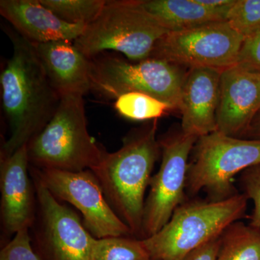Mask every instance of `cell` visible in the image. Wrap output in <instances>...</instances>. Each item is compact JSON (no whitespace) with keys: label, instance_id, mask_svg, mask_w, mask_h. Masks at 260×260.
I'll use <instances>...</instances> for the list:
<instances>
[{"label":"cell","instance_id":"cell-20","mask_svg":"<svg viewBox=\"0 0 260 260\" xmlns=\"http://www.w3.org/2000/svg\"><path fill=\"white\" fill-rule=\"evenodd\" d=\"M107 0H40L63 21L88 26L102 11Z\"/></svg>","mask_w":260,"mask_h":260},{"label":"cell","instance_id":"cell-7","mask_svg":"<svg viewBox=\"0 0 260 260\" xmlns=\"http://www.w3.org/2000/svg\"><path fill=\"white\" fill-rule=\"evenodd\" d=\"M189 162L186 189L191 194L205 191L212 200L234 196L237 174L260 164V140L241 139L215 131L200 137Z\"/></svg>","mask_w":260,"mask_h":260},{"label":"cell","instance_id":"cell-17","mask_svg":"<svg viewBox=\"0 0 260 260\" xmlns=\"http://www.w3.org/2000/svg\"><path fill=\"white\" fill-rule=\"evenodd\" d=\"M235 2L223 8H212L201 4L198 0H141L145 10L169 32L226 21L228 14Z\"/></svg>","mask_w":260,"mask_h":260},{"label":"cell","instance_id":"cell-12","mask_svg":"<svg viewBox=\"0 0 260 260\" xmlns=\"http://www.w3.org/2000/svg\"><path fill=\"white\" fill-rule=\"evenodd\" d=\"M29 167L26 145L9 156L1 157V220L5 234L9 237L30 229L35 221L37 195Z\"/></svg>","mask_w":260,"mask_h":260},{"label":"cell","instance_id":"cell-14","mask_svg":"<svg viewBox=\"0 0 260 260\" xmlns=\"http://www.w3.org/2000/svg\"><path fill=\"white\" fill-rule=\"evenodd\" d=\"M221 72L192 68L186 73L179 109L181 130L184 134L199 138L218 131L216 114Z\"/></svg>","mask_w":260,"mask_h":260},{"label":"cell","instance_id":"cell-25","mask_svg":"<svg viewBox=\"0 0 260 260\" xmlns=\"http://www.w3.org/2000/svg\"><path fill=\"white\" fill-rule=\"evenodd\" d=\"M242 182L248 199L252 200L254 208L251 217V227L260 231V164L244 171Z\"/></svg>","mask_w":260,"mask_h":260},{"label":"cell","instance_id":"cell-11","mask_svg":"<svg viewBox=\"0 0 260 260\" xmlns=\"http://www.w3.org/2000/svg\"><path fill=\"white\" fill-rule=\"evenodd\" d=\"M37 195L34 229L38 244L53 260H90L96 238L87 230L79 215L56 199L29 169Z\"/></svg>","mask_w":260,"mask_h":260},{"label":"cell","instance_id":"cell-15","mask_svg":"<svg viewBox=\"0 0 260 260\" xmlns=\"http://www.w3.org/2000/svg\"><path fill=\"white\" fill-rule=\"evenodd\" d=\"M0 14L20 37L34 44L56 41L74 42L86 28L63 21L40 0H1Z\"/></svg>","mask_w":260,"mask_h":260},{"label":"cell","instance_id":"cell-26","mask_svg":"<svg viewBox=\"0 0 260 260\" xmlns=\"http://www.w3.org/2000/svg\"><path fill=\"white\" fill-rule=\"evenodd\" d=\"M220 244L221 237L193 251L184 260H216Z\"/></svg>","mask_w":260,"mask_h":260},{"label":"cell","instance_id":"cell-6","mask_svg":"<svg viewBox=\"0 0 260 260\" xmlns=\"http://www.w3.org/2000/svg\"><path fill=\"white\" fill-rule=\"evenodd\" d=\"M90 90L106 99L138 92L158 99L172 110L180 109L186 73L182 67L149 58L133 62L111 53L90 58Z\"/></svg>","mask_w":260,"mask_h":260},{"label":"cell","instance_id":"cell-3","mask_svg":"<svg viewBox=\"0 0 260 260\" xmlns=\"http://www.w3.org/2000/svg\"><path fill=\"white\" fill-rule=\"evenodd\" d=\"M26 147L30 167L69 172L92 170L107 152L89 134L83 95L75 94L61 96L54 115Z\"/></svg>","mask_w":260,"mask_h":260},{"label":"cell","instance_id":"cell-22","mask_svg":"<svg viewBox=\"0 0 260 260\" xmlns=\"http://www.w3.org/2000/svg\"><path fill=\"white\" fill-rule=\"evenodd\" d=\"M226 21L243 37L260 29V0H236Z\"/></svg>","mask_w":260,"mask_h":260},{"label":"cell","instance_id":"cell-13","mask_svg":"<svg viewBox=\"0 0 260 260\" xmlns=\"http://www.w3.org/2000/svg\"><path fill=\"white\" fill-rule=\"evenodd\" d=\"M260 112V74L232 66L220 74L216 122L218 131L229 136L245 134Z\"/></svg>","mask_w":260,"mask_h":260},{"label":"cell","instance_id":"cell-27","mask_svg":"<svg viewBox=\"0 0 260 260\" xmlns=\"http://www.w3.org/2000/svg\"><path fill=\"white\" fill-rule=\"evenodd\" d=\"M244 135H246L249 140H260V112L251 121Z\"/></svg>","mask_w":260,"mask_h":260},{"label":"cell","instance_id":"cell-5","mask_svg":"<svg viewBox=\"0 0 260 260\" xmlns=\"http://www.w3.org/2000/svg\"><path fill=\"white\" fill-rule=\"evenodd\" d=\"M167 32L143 8L141 0H107L98 18L73 43L88 59L113 51L138 62L150 57L156 43Z\"/></svg>","mask_w":260,"mask_h":260},{"label":"cell","instance_id":"cell-16","mask_svg":"<svg viewBox=\"0 0 260 260\" xmlns=\"http://www.w3.org/2000/svg\"><path fill=\"white\" fill-rule=\"evenodd\" d=\"M51 85L61 96L90 90V59L69 41L32 44Z\"/></svg>","mask_w":260,"mask_h":260},{"label":"cell","instance_id":"cell-9","mask_svg":"<svg viewBox=\"0 0 260 260\" xmlns=\"http://www.w3.org/2000/svg\"><path fill=\"white\" fill-rule=\"evenodd\" d=\"M51 194L74 206L87 230L96 239L130 237L126 225L108 203L102 186L90 169L79 172L30 167Z\"/></svg>","mask_w":260,"mask_h":260},{"label":"cell","instance_id":"cell-2","mask_svg":"<svg viewBox=\"0 0 260 260\" xmlns=\"http://www.w3.org/2000/svg\"><path fill=\"white\" fill-rule=\"evenodd\" d=\"M160 150L154 123L126 136L119 150L106 152L91 170L114 213L129 228L133 237L142 239L145 191Z\"/></svg>","mask_w":260,"mask_h":260},{"label":"cell","instance_id":"cell-10","mask_svg":"<svg viewBox=\"0 0 260 260\" xmlns=\"http://www.w3.org/2000/svg\"><path fill=\"white\" fill-rule=\"evenodd\" d=\"M198 138L181 132L159 141L161 164L150 181L143 215V239L158 233L182 204L189 156Z\"/></svg>","mask_w":260,"mask_h":260},{"label":"cell","instance_id":"cell-8","mask_svg":"<svg viewBox=\"0 0 260 260\" xmlns=\"http://www.w3.org/2000/svg\"><path fill=\"white\" fill-rule=\"evenodd\" d=\"M244 38L227 21L169 32L155 44L150 58L184 68L223 70L234 66Z\"/></svg>","mask_w":260,"mask_h":260},{"label":"cell","instance_id":"cell-19","mask_svg":"<svg viewBox=\"0 0 260 260\" xmlns=\"http://www.w3.org/2000/svg\"><path fill=\"white\" fill-rule=\"evenodd\" d=\"M90 260H152L142 239L129 237L95 239Z\"/></svg>","mask_w":260,"mask_h":260},{"label":"cell","instance_id":"cell-18","mask_svg":"<svg viewBox=\"0 0 260 260\" xmlns=\"http://www.w3.org/2000/svg\"><path fill=\"white\" fill-rule=\"evenodd\" d=\"M216 260H260V231L233 223L221 236Z\"/></svg>","mask_w":260,"mask_h":260},{"label":"cell","instance_id":"cell-21","mask_svg":"<svg viewBox=\"0 0 260 260\" xmlns=\"http://www.w3.org/2000/svg\"><path fill=\"white\" fill-rule=\"evenodd\" d=\"M114 107L126 119L135 121L158 119L172 110L169 105L147 94L131 92L116 99Z\"/></svg>","mask_w":260,"mask_h":260},{"label":"cell","instance_id":"cell-4","mask_svg":"<svg viewBox=\"0 0 260 260\" xmlns=\"http://www.w3.org/2000/svg\"><path fill=\"white\" fill-rule=\"evenodd\" d=\"M248 198L181 204L160 231L143 244L152 260H184L191 253L221 237L245 213Z\"/></svg>","mask_w":260,"mask_h":260},{"label":"cell","instance_id":"cell-23","mask_svg":"<svg viewBox=\"0 0 260 260\" xmlns=\"http://www.w3.org/2000/svg\"><path fill=\"white\" fill-rule=\"evenodd\" d=\"M235 66L249 73L260 74V29L244 37Z\"/></svg>","mask_w":260,"mask_h":260},{"label":"cell","instance_id":"cell-24","mask_svg":"<svg viewBox=\"0 0 260 260\" xmlns=\"http://www.w3.org/2000/svg\"><path fill=\"white\" fill-rule=\"evenodd\" d=\"M30 229H23L3 248L0 260H40L32 250Z\"/></svg>","mask_w":260,"mask_h":260},{"label":"cell","instance_id":"cell-1","mask_svg":"<svg viewBox=\"0 0 260 260\" xmlns=\"http://www.w3.org/2000/svg\"><path fill=\"white\" fill-rule=\"evenodd\" d=\"M13 54L0 75L2 104L10 128L2 157L37 136L55 114L61 95L51 85L31 43L10 32Z\"/></svg>","mask_w":260,"mask_h":260}]
</instances>
